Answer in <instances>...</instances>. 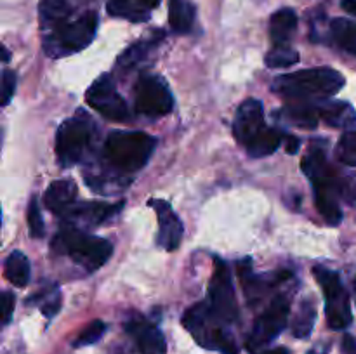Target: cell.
Instances as JSON below:
<instances>
[{
  "instance_id": "24",
  "label": "cell",
  "mask_w": 356,
  "mask_h": 354,
  "mask_svg": "<svg viewBox=\"0 0 356 354\" xmlns=\"http://www.w3.org/2000/svg\"><path fill=\"white\" fill-rule=\"evenodd\" d=\"M195 16H197V9L191 0H169V24L172 31L179 35L190 33Z\"/></svg>"
},
{
  "instance_id": "31",
  "label": "cell",
  "mask_w": 356,
  "mask_h": 354,
  "mask_svg": "<svg viewBox=\"0 0 356 354\" xmlns=\"http://www.w3.org/2000/svg\"><path fill=\"white\" fill-rule=\"evenodd\" d=\"M106 332V325H104L101 319H94L90 321L82 332L79 333V337L73 342V347H83V346H92L97 340H101V337Z\"/></svg>"
},
{
  "instance_id": "39",
  "label": "cell",
  "mask_w": 356,
  "mask_h": 354,
  "mask_svg": "<svg viewBox=\"0 0 356 354\" xmlns=\"http://www.w3.org/2000/svg\"><path fill=\"white\" fill-rule=\"evenodd\" d=\"M343 9L346 10L348 14H353V16H356V0H343Z\"/></svg>"
},
{
  "instance_id": "27",
  "label": "cell",
  "mask_w": 356,
  "mask_h": 354,
  "mask_svg": "<svg viewBox=\"0 0 356 354\" xmlns=\"http://www.w3.org/2000/svg\"><path fill=\"white\" fill-rule=\"evenodd\" d=\"M284 115L287 121L298 125L301 128H316L320 121L318 106L316 104H292V106L284 108Z\"/></svg>"
},
{
  "instance_id": "10",
  "label": "cell",
  "mask_w": 356,
  "mask_h": 354,
  "mask_svg": "<svg viewBox=\"0 0 356 354\" xmlns=\"http://www.w3.org/2000/svg\"><path fill=\"white\" fill-rule=\"evenodd\" d=\"M136 111L146 118L165 117L172 111L174 97L165 80L155 73H141L134 87Z\"/></svg>"
},
{
  "instance_id": "42",
  "label": "cell",
  "mask_w": 356,
  "mask_h": 354,
  "mask_svg": "<svg viewBox=\"0 0 356 354\" xmlns=\"http://www.w3.org/2000/svg\"><path fill=\"white\" fill-rule=\"evenodd\" d=\"M2 52H3V62H7V61H9V58H10V56H9V51H7V49L3 47V49H2Z\"/></svg>"
},
{
  "instance_id": "26",
  "label": "cell",
  "mask_w": 356,
  "mask_h": 354,
  "mask_svg": "<svg viewBox=\"0 0 356 354\" xmlns=\"http://www.w3.org/2000/svg\"><path fill=\"white\" fill-rule=\"evenodd\" d=\"M329 28L334 44L356 58V21L337 17Z\"/></svg>"
},
{
  "instance_id": "5",
  "label": "cell",
  "mask_w": 356,
  "mask_h": 354,
  "mask_svg": "<svg viewBox=\"0 0 356 354\" xmlns=\"http://www.w3.org/2000/svg\"><path fill=\"white\" fill-rule=\"evenodd\" d=\"M344 87V76L329 66L299 69L275 78L271 89L277 94L294 99L330 97Z\"/></svg>"
},
{
  "instance_id": "15",
  "label": "cell",
  "mask_w": 356,
  "mask_h": 354,
  "mask_svg": "<svg viewBox=\"0 0 356 354\" xmlns=\"http://www.w3.org/2000/svg\"><path fill=\"white\" fill-rule=\"evenodd\" d=\"M149 207L156 212V217H159V236H156V243H159L162 248L176 250L179 246L181 239H183V222L177 217V214L174 212V208L167 203L165 200H149Z\"/></svg>"
},
{
  "instance_id": "35",
  "label": "cell",
  "mask_w": 356,
  "mask_h": 354,
  "mask_svg": "<svg viewBox=\"0 0 356 354\" xmlns=\"http://www.w3.org/2000/svg\"><path fill=\"white\" fill-rule=\"evenodd\" d=\"M16 90V73L10 69H3L2 73V106H7L10 103Z\"/></svg>"
},
{
  "instance_id": "4",
  "label": "cell",
  "mask_w": 356,
  "mask_h": 354,
  "mask_svg": "<svg viewBox=\"0 0 356 354\" xmlns=\"http://www.w3.org/2000/svg\"><path fill=\"white\" fill-rule=\"evenodd\" d=\"M52 250L61 255H68L87 273H92L106 264L113 253V245L108 239L89 235L76 226L65 224L52 239Z\"/></svg>"
},
{
  "instance_id": "30",
  "label": "cell",
  "mask_w": 356,
  "mask_h": 354,
  "mask_svg": "<svg viewBox=\"0 0 356 354\" xmlns=\"http://www.w3.org/2000/svg\"><path fill=\"white\" fill-rule=\"evenodd\" d=\"M337 160L344 165L356 167V130H348L339 139L336 148Z\"/></svg>"
},
{
  "instance_id": "37",
  "label": "cell",
  "mask_w": 356,
  "mask_h": 354,
  "mask_svg": "<svg viewBox=\"0 0 356 354\" xmlns=\"http://www.w3.org/2000/svg\"><path fill=\"white\" fill-rule=\"evenodd\" d=\"M341 351L343 354H356V337L353 335H344L343 342H341Z\"/></svg>"
},
{
  "instance_id": "29",
  "label": "cell",
  "mask_w": 356,
  "mask_h": 354,
  "mask_svg": "<svg viewBox=\"0 0 356 354\" xmlns=\"http://www.w3.org/2000/svg\"><path fill=\"white\" fill-rule=\"evenodd\" d=\"M264 62L268 68H287V66L299 62V54L289 45H275L266 54Z\"/></svg>"
},
{
  "instance_id": "40",
  "label": "cell",
  "mask_w": 356,
  "mask_h": 354,
  "mask_svg": "<svg viewBox=\"0 0 356 354\" xmlns=\"http://www.w3.org/2000/svg\"><path fill=\"white\" fill-rule=\"evenodd\" d=\"M263 354H289V349H285V347H275V349L264 351Z\"/></svg>"
},
{
  "instance_id": "41",
  "label": "cell",
  "mask_w": 356,
  "mask_h": 354,
  "mask_svg": "<svg viewBox=\"0 0 356 354\" xmlns=\"http://www.w3.org/2000/svg\"><path fill=\"white\" fill-rule=\"evenodd\" d=\"M146 2L149 3V7H152V9H156V7L160 6V0H146Z\"/></svg>"
},
{
  "instance_id": "21",
  "label": "cell",
  "mask_w": 356,
  "mask_h": 354,
  "mask_svg": "<svg viewBox=\"0 0 356 354\" xmlns=\"http://www.w3.org/2000/svg\"><path fill=\"white\" fill-rule=\"evenodd\" d=\"M106 10L113 17L131 23H145L149 19L153 9L146 0H108Z\"/></svg>"
},
{
  "instance_id": "11",
  "label": "cell",
  "mask_w": 356,
  "mask_h": 354,
  "mask_svg": "<svg viewBox=\"0 0 356 354\" xmlns=\"http://www.w3.org/2000/svg\"><path fill=\"white\" fill-rule=\"evenodd\" d=\"M289 314H291V298L285 294L275 295L263 314L256 319L252 333L247 339V349L256 354L261 347L273 342L287 326Z\"/></svg>"
},
{
  "instance_id": "17",
  "label": "cell",
  "mask_w": 356,
  "mask_h": 354,
  "mask_svg": "<svg viewBox=\"0 0 356 354\" xmlns=\"http://www.w3.org/2000/svg\"><path fill=\"white\" fill-rule=\"evenodd\" d=\"M124 207V201H118V203H99V201H87V203L73 205L63 219H65L68 224L76 226L80 228V224L83 226H99L104 221L111 219L113 215H117L118 212Z\"/></svg>"
},
{
  "instance_id": "34",
  "label": "cell",
  "mask_w": 356,
  "mask_h": 354,
  "mask_svg": "<svg viewBox=\"0 0 356 354\" xmlns=\"http://www.w3.org/2000/svg\"><path fill=\"white\" fill-rule=\"evenodd\" d=\"M42 305H40V311L44 312L47 318H52L56 312L59 311V305H61V295H59L58 287L52 288L51 295H42Z\"/></svg>"
},
{
  "instance_id": "33",
  "label": "cell",
  "mask_w": 356,
  "mask_h": 354,
  "mask_svg": "<svg viewBox=\"0 0 356 354\" xmlns=\"http://www.w3.org/2000/svg\"><path fill=\"white\" fill-rule=\"evenodd\" d=\"M341 200L356 207V174H344L341 186Z\"/></svg>"
},
{
  "instance_id": "23",
  "label": "cell",
  "mask_w": 356,
  "mask_h": 354,
  "mask_svg": "<svg viewBox=\"0 0 356 354\" xmlns=\"http://www.w3.org/2000/svg\"><path fill=\"white\" fill-rule=\"evenodd\" d=\"M296 30H298V14L294 9L285 7L271 16L270 37L275 45H287Z\"/></svg>"
},
{
  "instance_id": "16",
  "label": "cell",
  "mask_w": 356,
  "mask_h": 354,
  "mask_svg": "<svg viewBox=\"0 0 356 354\" xmlns=\"http://www.w3.org/2000/svg\"><path fill=\"white\" fill-rule=\"evenodd\" d=\"M238 274L243 285V292L250 302H259L268 292L291 278L289 271H280V273L273 274H254L250 259H245L238 264Z\"/></svg>"
},
{
  "instance_id": "19",
  "label": "cell",
  "mask_w": 356,
  "mask_h": 354,
  "mask_svg": "<svg viewBox=\"0 0 356 354\" xmlns=\"http://www.w3.org/2000/svg\"><path fill=\"white\" fill-rule=\"evenodd\" d=\"M320 120L334 128H353L356 125V111L346 101H327L318 104Z\"/></svg>"
},
{
  "instance_id": "9",
  "label": "cell",
  "mask_w": 356,
  "mask_h": 354,
  "mask_svg": "<svg viewBox=\"0 0 356 354\" xmlns=\"http://www.w3.org/2000/svg\"><path fill=\"white\" fill-rule=\"evenodd\" d=\"M315 280L323 290L325 297V314L327 323L332 330H344L351 325L353 316H351L350 294L344 288L339 274L332 269H327L325 266L313 267Z\"/></svg>"
},
{
  "instance_id": "7",
  "label": "cell",
  "mask_w": 356,
  "mask_h": 354,
  "mask_svg": "<svg viewBox=\"0 0 356 354\" xmlns=\"http://www.w3.org/2000/svg\"><path fill=\"white\" fill-rule=\"evenodd\" d=\"M183 325L202 347L221 354H238V346L226 323L216 318L207 301L191 305L183 316Z\"/></svg>"
},
{
  "instance_id": "18",
  "label": "cell",
  "mask_w": 356,
  "mask_h": 354,
  "mask_svg": "<svg viewBox=\"0 0 356 354\" xmlns=\"http://www.w3.org/2000/svg\"><path fill=\"white\" fill-rule=\"evenodd\" d=\"M76 193H79V189H76V184L73 180H54L45 191L44 205L52 214H58L63 217L75 205Z\"/></svg>"
},
{
  "instance_id": "25",
  "label": "cell",
  "mask_w": 356,
  "mask_h": 354,
  "mask_svg": "<svg viewBox=\"0 0 356 354\" xmlns=\"http://www.w3.org/2000/svg\"><path fill=\"white\" fill-rule=\"evenodd\" d=\"M3 274H6L7 281L10 285L17 288H23L30 283V274H31V267H30V260L28 257L24 255L23 252L19 250H14L9 257L3 262Z\"/></svg>"
},
{
  "instance_id": "28",
  "label": "cell",
  "mask_w": 356,
  "mask_h": 354,
  "mask_svg": "<svg viewBox=\"0 0 356 354\" xmlns=\"http://www.w3.org/2000/svg\"><path fill=\"white\" fill-rule=\"evenodd\" d=\"M316 321V307L313 301H302L299 304L298 312H296L294 319H292V335L296 339H308L313 332V326Z\"/></svg>"
},
{
  "instance_id": "13",
  "label": "cell",
  "mask_w": 356,
  "mask_h": 354,
  "mask_svg": "<svg viewBox=\"0 0 356 354\" xmlns=\"http://www.w3.org/2000/svg\"><path fill=\"white\" fill-rule=\"evenodd\" d=\"M86 101L92 110H96L106 120L127 121L131 118L127 103L118 94L113 76L108 73L94 80L92 85L87 89Z\"/></svg>"
},
{
  "instance_id": "12",
  "label": "cell",
  "mask_w": 356,
  "mask_h": 354,
  "mask_svg": "<svg viewBox=\"0 0 356 354\" xmlns=\"http://www.w3.org/2000/svg\"><path fill=\"white\" fill-rule=\"evenodd\" d=\"M207 304L216 318H219L226 325H232L238 319V304H236L232 273H229L228 264L221 259H216L214 273L209 283Z\"/></svg>"
},
{
  "instance_id": "8",
  "label": "cell",
  "mask_w": 356,
  "mask_h": 354,
  "mask_svg": "<svg viewBox=\"0 0 356 354\" xmlns=\"http://www.w3.org/2000/svg\"><path fill=\"white\" fill-rule=\"evenodd\" d=\"M97 127L83 110L66 118L56 134V155L63 167H73L82 162L92 149Z\"/></svg>"
},
{
  "instance_id": "3",
  "label": "cell",
  "mask_w": 356,
  "mask_h": 354,
  "mask_svg": "<svg viewBox=\"0 0 356 354\" xmlns=\"http://www.w3.org/2000/svg\"><path fill=\"white\" fill-rule=\"evenodd\" d=\"M155 137L146 132L115 130L104 141V158L117 172L134 174L141 170L155 151Z\"/></svg>"
},
{
  "instance_id": "22",
  "label": "cell",
  "mask_w": 356,
  "mask_h": 354,
  "mask_svg": "<svg viewBox=\"0 0 356 354\" xmlns=\"http://www.w3.org/2000/svg\"><path fill=\"white\" fill-rule=\"evenodd\" d=\"M162 31H156V33H152L149 38H143V40L134 42L131 47H127L120 54V58H118V68L132 69L136 68V66L141 65V62H145L146 59H148V56L152 54L153 49L162 42Z\"/></svg>"
},
{
  "instance_id": "43",
  "label": "cell",
  "mask_w": 356,
  "mask_h": 354,
  "mask_svg": "<svg viewBox=\"0 0 356 354\" xmlns=\"http://www.w3.org/2000/svg\"><path fill=\"white\" fill-rule=\"evenodd\" d=\"M355 297H356V283H355Z\"/></svg>"
},
{
  "instance_id": "2",
  "label": "cell",
  "mask_w": 356,
  "mask_h": 354,
  "mask_svg": "<svg viewBox=\"0 0 356 354\" xmlns=\"http://www.w3.org/2000/svg\"><path fill=\"white\" fill-rule=\"evenodd\" d=\"M233 134L252 158H264L273 155L284 142L285 135L277 128L264 124V108L261 101L247 99L236 111Z\"/></svg>"
},
{
  "instance_id": "38",
  "label": "cell",
  "mask_w": 356,
  "mask_h": 354,
  "mask_svg": "<svg viewBox=\"0 0 356 354\" xmlns=\"http://www.w3.org/2000/svg\"><path fill=\"white\" fill-rule=\"evenodd\" d=\"M285 151L289 153V155H294V153H298L299 146H301V141H299L296 135H285Z\"/></svg>"
},
{
  "instance_id": "20",
  "label": "cell",
  "mask_w": 356,
  "mask_h": 354,
  "mask_svg": "<svg viewBox=\"0 0 356 354\" xmlns=\"http://www.w3.org/2000/svg\"><path fill=\"white\" fill-rule=\"evenodd\" d=\"M73 6L68 0H40L38 3V16H40V28L51 31L65 21L72 19Z\"/></svg>"
},
{
  "instance_id": "1",
  "label": "cell",
  "mask_w": 356,
  "mask_h": 354,
  "mask_svg": "<svg viewBox=\"0 0 356 354\" xmlns=\"http://www.w3.org/2000/svg\"><path fill=\"white\" fill-rule=\"evenodd\" d=\"M302 172L312 180L315 191V203L322 217L329 226H337L343 221V210L339 207L343 176L336 167L327 160L322 148H312V151L302 158Z\"/></svg>"
},
{
  "instance_id": "36",
  "label": "cell",
  "mask_w": 356,
  "mask_h": 354,
  "mask_svg": "<svg viewBox=\"0 0 356 354\" xmlns=\"http://www.w3.org/2000/svg\"><path fill=\"white\" fill-rule=\"evenodd\" d=\"M14 298L13 292H3L2 294V323L3 325H9L10 318H13V312H14Z\"/></svg>"
},
{
  "instance_id": "14",
  "label": "cell",
  "mask_w": 356,
  "mask_h": 354,
  "mask_svg": "<svg viewBox=\"0 0 356 354\" xmlns=\"http://www.w3.org/2000/svg\"><path fill=\"white\" fill-rule=\"evenodd\" d=\"M125 332L134 342L138 354H167V342L159 326L153 325L145 316H134L124 325Z\"/></svg>"
},
{
  "instance_id": "32",
  "label": "cell",
  "mask_w": 356,
  "mask_h": 354,
  "mask_svg": "<svg viewBox=\"0 0 356 354\" xmlns=\"http://www.w3.org/2000/svg\"><path fill=\"white\" fill-rule=\"evenodd\" d=\"M26 221H28V228H30L31 238L40 239L42 236L45 235V226H44V219H42L40 205H38V200L35 196L31 198L30 205H28Z\"/></svg>"
},
{
  "instance_id": "6",
  "label": "cell",
  "mask_w": 356,
  "mask_h": 354,
  "mask_svg": "<svg viewBox=\"0 0 356 354\" xmlns=\"http://www.w3.org/2000/svg\"><path fill=\"white\" fill-rule=\"evenodd\" d=\"M99 24V17L94 10H87L75 19H68L59 26L45 31L42 47L49 58H66L70 54L80 52L94 40Z\"/></svg>"
}]
</instances>
